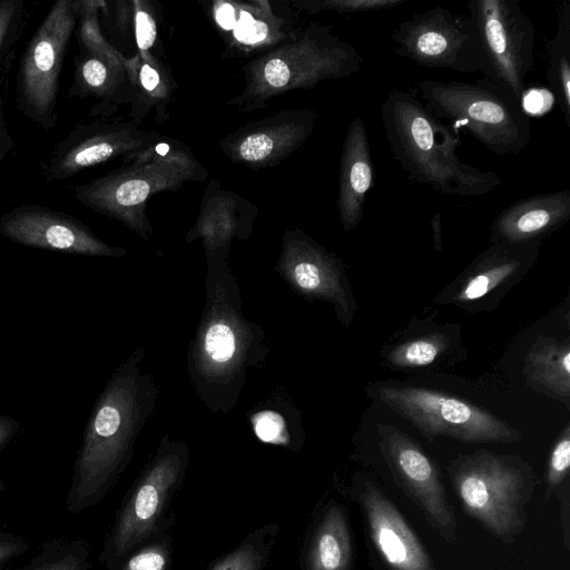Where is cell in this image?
I'll list each match as a JSON object with an SVG mask.
<instances>
[{
    "label": "cell",
    "mask_w": 570,
    "mask_h": 570,
    "mask_svg": "<svg viewBox=\"0 0 570 570\" xmlns=\"http://www.w3.org/2000/svg\"><path fill=\"white\" fill-rule=\"evenodd\" d=\"M136 348L108 379L83 430L66 497L70 514L104 500L128 466L138 435L156 407L158 387Z\"/></svg>",
    "instance_id": "cell-1"
},
{
    "label": "cell",
    "mask_w": 570,
    "mask_h": 570,
    "mask_svg": "<svg viewBox=\"0 0 570 570\" xmlns=\"http://www.w3.org/2000/svg\"><path fill=\"white\" fill-rule=\"evenodd\" d=\"M268 353L259 324L242 313L236 277L225 257L208 256L205 306L187 353V372L200 401L216 414L237 404L248 371Z\"/></svg>",
    "instance_id": "cell-2"
},
{
    "label": "cell",
    "mask_w": 570,
    "mask_h": 570,
    "mask_svg": "<svg viewBox=\"0 0 570 570\" xmlns=\"http://www.w3.org/2000/svg\"><path fill=\"white\" fill-rule=\"evenodd\" d=\"M380 117L392 155L411 181L451 197L484 196L501 185L497 173L458 156L459 130L412 94L392 89L381 104Z\"/></svg>",
    "instance_id": "cell-3"
},
{
    "label": "cell",
    "mask_w": 570,
    "mask_h": 570,
    "mask_svg": "<svg viewBox=\"0 0 570 570\" xmlns=\"http://www.w3.org/2000/svg\"><path fill=\"white\" fill-rule=\"evenodd\" d=\"M448 475L462 510L504 544H512L528 523L537 476L522 458L485 449L460 454Z\"/></svg>",
    "instance_id": "cell-4"
},
{
    "label": "cell",
    "mask_w": 570,
    "mask_h": 570,
    "mask_svg": "<svg viewBox=\"0 0 570 570\" xmlns=\"http://www.w3.org/2000/svg\"><path fill=\"white\" fill-rule=\"evenodd\" d=\"M425 107L455 129H466L499 156L518 155L530 144L527 112L509 90L483 77L474 82L424 79L417 83Z\"/></svg>",
    "instance_id": "cell-5"
},
{
    "label": "cell",
    "mask_w": 570,
    "mask_h": 570,
    "mask_svg": "<svg viewBox=\"0 0 570 570\" xmlns=\"http://www.w3.org/2000/svg\"><path fill=\"white\" fill-rule=\"evenodd\" d=\"M188 462V444L165 435L125 498L104 542L99 561L107 570H115L136 547L174 523L167 511Z\"/></svg>",
    "instance_id": "cell-6"
},
{
    "label": "cell",
    "mask_w": 570,
    "mask_h": 570,
    "mask_svg": "<svg viewBox=\"0 0 570 570\" xmlns=\"http://www.w3.org/2000/svg\"><path fill=\"white\" fill-rule=\"evenodd\" d=\"M372 397L412 423L426 439L448 436L463 443H514L521 431L455 395L422 386L376 382Z\"/></svg>",
    "instance_id": "cell-7"
},
{
    "label": "cell",
    "mask_w": 570,
    "mask_h": 570,
    "mask_svg": "<svg viewBox=\"0 0 570 570\" xmlns=\"http://www.w3.org/2000/svg\"><path fill=\"white\" fill-rule=\"evenodd\" d=\"M77 18L76 0L56 1L33 32L20 60L18 107L26 118L45 130L57 124L59 79Z\"/></svg>",
    "instance_id": "cell-8"
},
{
    "label": "cell",
    "mask_w": 570,
    "mask_h": 570,
    "mask_svg": "<svg viewBox=\"0 0 570 570\" xmlns=\"http://www.w3.org/2000/svg\"><path fill=\"white\" fill-rule=\"evenodd\" d=\"M483 56V76L521 101L534 65L535 29L518 0L466 3Z\"/></svg>",
    "instance_id": "cell-9"
},
{
    "label": "cell",
    "mask_w": 570,
    "mask_h": 570,
    "mask_svg": "<svg viewBox=\"0 0 570 570\" xmlns=\"http://www.w3.org/2000/svg\"><path fill=\"white\" fill-rule=\"evenodd\" d=\"M393 52L425 68L483 72L476 29L466 14L436 6L401 21L392 33Z\"/></svg>",
    "instance_id": "cell-10"
},
{
    "label": "cell",
    "mask_w": 570,
    "mask_h": 570,
    "mask_svg": "<svg viewBox=\"0 0 570 570\" xmlns=\"http://www.w3.org/2000/svg\"><path fill=\"white\" fill-rule=\"evenodd\" d=\"M381 454L402 491L448 543H454L458 521L435 462L406 433L391 424L376 425Z\"/></svg>",
    "instance_id": "cell-11"
},
{
    "label": "cell",
    "mask_w": 570,
    "mask_h": 570,
    "mask_svg": "<svg viewBox=\"0 0 570 570\" xmlns=\"http://www.w3.org/2000/svg\"><path fill=\"white\" fill-rule=\"evenodd\" d=\"M539 242L490 244L434 298L439 305H452L469 313L494 309L507 293L534 265Z\"/></svg>",
    "instance_id": "cell-12"
},
{
    "label": "cell",
    "mask_w": 570,
    "mask_h": 570,
    "mask_svg": "<svg viewBox=\"0 0 570 570\" xmlns=\"http://www.w3.org/2000/svg\"><path fill=\"white\" fill-rule=\"evenodd\" d=\"M278 274L302 297L333 305L350 325L357 305L342 259L305 236L288 239L277 263Z\"/></svg>",
    "instance_id": "cell-13"
},
{
    "label": "cell",
    "mask_w": 570,
    "mask_h": 570,
    "mask_svg": "<svg viewBox=\"0 0 570 570\" xmlns=\"http://www.w3.org/2000/svg\"><path fill=\"white\" fill-rule=\"evenodd\" d=\"M0 234L39 249L73 255L120 257L122 248L102 242L76 217L41 205H21L0 217Z\"/></svg>",
    "instance_id": "cell-14"
},
{
    "label": "cell",
    "mask_w": 570,
    "mask_h": 570,
    "mask_svg": "<svg viewBox=\"0 0 570 570\" xmlns=\"http://www.w3.org/2000/svg\"><path fill=\"white\" fill-rule=\"evenodd\" d=\"M353 497L374 548L392 570H436L419 537L376 483L354 481Z\"/></svg>",
    "instance_id": "cell-15"
},
{
    "label": "cell",
    "mask_w": 570,
    "mask_h": 570,
    "mask_svg": "<svg viewBox=\"0 0 570 570\" xmlns=\"http://www.w3.org/2000/svg\"><path fill=\"white\" fill-rule=\"evenodd\" d=\"M390 371L423 374L445 370L466 357L461 326L436 323L431 315L414 318L387 341L380 352Z\"/></svg>",
    "instance_id": "cell-16"
},
{
    "label": "cell",
    "mask_w": 570,
    "mask_h": 570,
    "mask_svg": "<svg viewBox=\"0 0 570 570\" xmlns=\"http://www.w3.org/2000/svg\"><path fill=\"white\" fill-rule=\"evenodd\" d=\"M124 127L107 124H78L42 161L43 177L58 181L107 161L130 148Z\"/></svg>",
    "instance_id": "cell-17"
},
{
    "label": "cell",
    "mask_w": 570,
    "mask_h": 570,
    "mask_svg": "<svg viewBox=\"0 0 570 570\" xmlns=\"http://www.w3.org/2000/svg\"><path fill=\"white\" fill-rule=\"evenodd\" d=\"M570 218V189L520 198L500 212L490 226V244L539 242Z\"/></svg>",
    "instance_id": "cell-18"
},
{
    "label": "cell",
    "mask_w": 570,
    "mask_h": 570,
    "mask_svg": "<svg viewBox=\"0 0 570 570\" xmlns=\"http://www.w3.org/2000/svg\"><path fill=\"white\" fill-rule=\"evenodd\" d=\"M373 183L374 165L366 125L357 116L348 125L340 161L337 207L344 230L355 228L362 220Z\"/></svg>",
    "instance_id": "cell-19"
},
{
    "label": "cell",
    "mask_w": 570,
    "mask_h": 570,
    "mask_svg": "<svg viewBox=\"0 0 570 570\" xmlns=\"http://www.w3.org/2000/svg\"><path fill=\"white\" fill-rule=\"evenodd\" d=\"M353 544L344 507L330 502L304 548L301 570H351Z\"/></svg>",
    "instance_id": "cell-20"
},
{
    "label": "cell",
    "mask_w": 570,
    "mask_h": 570,
    "mask_svg": "<svg viewBox=\"0 0 570 570\" xmlns=\"http://www.w3.org/2000/svg\"><path fill=\"white\" fill-rule=\"evenodd\" d=\"M525 385L570 410V340L539 335L524 356Z\"/></svg>",
    "instance_id": "cell-21"
},
{
    "label": "cell",
    "mask_w": 570,
    "mask_h": 570,
    "mask_svg": "<svg viewBox=\"0 0 570 570\" xmlns=\"http://www.w3.org/2000/svg\"><path fill=\"white\" fill-rule=\"evenodd\" d=\"M557 30L546 43L547 80L570 127V1L556 8Z\"/></svg>",
    "instance_id": "cell-22"
},
{
    "label": "cell",
    "mask_w": 570,
    "mask_h": 570,
    "mask_svg": "<svg viewBox=\"0 0 570 570\" xmlns=\"http://www.w3.org/2000/svg\"><path fill=\"white\" fill-rule=\"evenodd\" d=\"M279 529L276 522L258 527L216 560L208 570H265Z\"/></svg>",
    "instance_id": "cell-23"
},
{
    "label": "cell",
    "mask_w": 570,
    "mask_h": 570,
    "mask_svg": "<svg viewBox=\"0 0 570 570\" xmlns=\"http://www.w3.org/2000/svg\"><path fill=\"white\" fill-rule=\"evenodd\" d=\"M91 548L82 538H56L41 544L22 570H89Z\"/></svg>",
    "instance_id": "cell-24"
},
{
    "label": "cell",
    "mask_w": 570,
    "mask_h": 570,
    "mask_svg": "<svg viewBox=\"0 0 570 570\" xmlns=\"http://www.w3.org/2000/svg\"><path fill=\"white\" fill-rule=\"evenodd\" d=\"M266 405L252 414L250 420L255 434L265 443L282 445L297 450L303 443V430L298 414H289L286 405Z\"/></svg>",
    "instance_id": "cell-25"
},
{
    "label": "cell",
    "mask_w": 570,
    "mask_h": 570,
    "mask_svg": "<svg viewBox=\"0 0 570 570\" xmlns=\"http://www.w3.org/2000/svg\"><path fill=\"white\" fill-rule=\"evenodd\" d=\"M116 62L81 50L75 57L73 83L69 96H106L115 86Z\"/></svg>",
    "instance_id": "cell-26"
},
{
    "label": "cell",
    "mask_w": 570,
    "mask_h": 570,
    "mask_svg": "<svg viewBox=\"0 0 570 570\" xmlns=\"http://www.w3.org/2000/svg\"><path fill=\"white\" fill-rule=\"evenodd\" d=\"M169 529H163L130 551L115 570H169L173 543Z\"/></svg>",
    "instance_id": "cell-27"
},
{
    "label": "cell",
    "mask_w": 570,
    "mask_h": 570,
    "mask_svg": "<svg viewBox=\"0 0 570 570\" xmlns=\"http://www.w3.org/2000/svg\"><path fill=\"white\" fill-rule=\"evenodd\" d=\"M570 470V424L567 423L557 436L547 464L544 499L557 495L568 482Z\"/></svg>",
    "instance_id": "cell-28"
},
{
    "label": "cell",
    "mask_w": 570,
    "mask_h": 570,
    "mask_svg": "<svg viewBox=\"0 0 570 570\" xmlns=\"http://www.w3.org/2000/svg\"><path fill=\"white\" fill-rule=\"evenodd\" d=\"M26 6L24 0L0 1V63L19 36L26 18Z\"/></svg>",
    "instance_id": "cell-29"
},
{
    "label": "cell",
    "mask_w": 570,
    "mask_h": 570,
    "mask_svg": "<svg viewBox=\"0 0 570 570\" xmlns=\"http://www.w3.org/2000/svg\"><path fill=\"white\" fill-rule=\"evenodd\" d=\"M267 35L264 23L256 21L247 12H242L235 26V36L240 42L255 43L263 40Z\"/></svg>",
    "instance_id": "cell-30"
},
{
    "label": "cell",
    "mask_w": 570,
    "mask_h": 570,
    "mask_svg": "<svg viewBox=\"0 0 570 570\" xmlns=\"http://www.w3.org/2000/svg\"><path fill=\"white\" fill-rule=\"evenodd\" d=\"M136 36L138 47L141 50L150 48L156 38L155 22L151 17L144 11H138L136 14Z\"/></svg>",
    "instance_id": "cell-31"
},
{
    "label": "cell",
    "mask_w": 570,
    "mask_h": 570,
    "mask_svg": "<svg viewBox=\"0 0 570 570\" xmlns=\"http://www.w3.org/2000/svg\"><path fill=\"white\" fill-rule=\"evenodd\" d=\"M29 550V543L22 538H16L0 542V570L11 560L21 557Z\"/></svg>",
    "instance_id": "cell-32"
},
{
    "label": "cell",
    "mask_w": 570,
    "mask_h": 570,
    "mask_svg": "<svg viewBox=\"0 0 570 570\" xmlns=\"http://www.w3.org/2000/svg\"><path fill=\"white\" fill-rule=\"evenodd\" d=\"M557 497L560 500L561 510V525H562V542L566 550H570V494H569V481L566 482Z\"/></svg>",
    "instance_id": "cell-33"
},
{
    "label": "cell",
    "mask_w": 570,
    "mask_h": 570,
    "mask_svg": "<svg viewBox=\"0 0 570 570\" xmlns=\"http://www.w3.org/2000/svg\"><path fill=\"white\" fill-rule=\"evenodd\" d=\"M13 148L14 140L8 129L3 110V97L0 92V163L6 159Z\"/></svg>",
    "instance_id": "cell-34"
},
{
    "label": "cell",
    "mask_w": 570,
    "mask_h": 570,
    "mask_svg": "<svg viewBox=\"0 0 570 570\" xmlns=\"http://www.w3.org/2000/svg\"><path fill=\"white\" fill-rule=\"evenodd\" d=\"M19 430V422L9 415L0 414V450L18 434Z\"/></svg>",
    "instance_id": "cell-35"
},
{
    "label": "cell",
    "mask_w": 570,
    "mask_h": 570,
    "mask_svg": "<svg viewBox=\"0 0 570 570\" xmlns=\"http://www.w3.org/2000/svg\"><path fill=\"white\" fill-rule=\"evenodd\" d=\"M139 77L142 87L147 90H154L159 82L158 72L149 65L141 67Z\"/></svg>",
    "instance_id": "cell-36"
},
{
    "label": "cell",
    "mask_w": 570,
    "mask_h": 570,
    "mask_svg": "<svg viewBox=\"0 0 570 570\" xmlns=\"http://www.w3.org/2000/svg\"><path fill=\"white\" fill-rule=\"evenodd\" d=\"M217 20L225 29H232L236 26L235 12L233 7L224 4L218 9Z\"/></svg>",
    "instance_id": "cell-37"
},
{
    "label": "cell",
    "mask_w": 570,
    "mask_h": 570,
    "mask_svg": "<svg viewBox=\"0 0 570 570\" xmlns=\"http://www.w3.org/2000/svg\"><path fill=\"white\" fill-rule=\"evenodd\" d=\"M432 235L434 247L438 252H441L443 248L442 245V236H441V214L434 213L431 219Z\"/></svg>",
    "instance_id": "cell-38"
},
{
    "label": "cell",
    "mask_w": 570,
    "mask_h": 570,
    "mask_svg": "<svg viewBox=\"0 0 570 570\" xmlns=\"http://www.w3.org/2000/svg\"><path fill=\"white\" fill-rule=\"evenodd\" d=\"M17 535L13 534V533H10V532H4V531H1L0 530V542L1 541H7V540H11L13 538H16Z\"/></svg>",
    "instance_id": "cell-39"
},
{
    "label": "cell",
    "mask_w": 570,
    "mask_h": 570,
    "mask_svg": "<svg viewBox=\"0 0 570 570\" xmlns=\"http://www.w3.org/2000/svg\"><path fill=\"white\" fill-rule=\"evenodd\" d=\"M6 484L4 481L0 478V492L4 491Z\"/></svg>",
    "instance_id": "cell-40"
}]
</instances>
